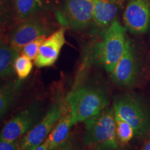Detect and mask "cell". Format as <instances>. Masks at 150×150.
Wrapping results in <instances>:
<instances>
[{"instance_id":"obj_13","label":"cell","mask_w":150,"mask_h":150,"mask_svg":"<svg viewBox=\"0 0 150 150\" xmlns=\"http://www.w3.org/2000/svg\"><path fill=\"white\" fill-rule=\"evenodd\" d=\"M59 120L52 129L47 139L49 140V150H54L64 142L69 137V133L72 125L70 112L65 108Z\"/></svg>"},{"instance_id":"obj_14","label":"cell","mask_w":150,"mask_h":150,"mask_svg":"<svg viewBox=\"0 0 150 150\" xmlns=\"http://www.w3.org/2000/svg\"><path fill=\"white\" fill-rule=\"evenodd\" d=\"M22 86L20 79L11 80L0 87V119L18 97Z\"/></svg>"},{"instance_id":"obj_11","label":"cell","mask_w":150,"mask_h":150,"mask_svg":"<svg viewBox=\"0 0 150 150\" xmlns=\"http://www.w3.org/2000/svg\"><path fill=\"white\" fill-rule=\"evenodd\" d=\"M65 27H62L46 38L34 60L35 66L38 68L50 67L56 63L65 43Z\"/></svg>"},{"instance_id":"obj_24","label":"cell","mask_w":150,"mask_h":150,"mask_svg":"<svg viewBox=\"0 0 150 150\" xmlns=\"http://www.w3.org/2000/svg\"><path fill=\"white\" fill-rule=\"evenodd\" d=\"M114 1H115L116 2H117V3H118V2H119L120 1V0H114Z\"/></svg>"},{"instance_id":"obj_10","label":"cell","mask_w":150,"mask_h":150,"mask_svg":"<svg viewBox=\"0 0 150 150\" xmlns=\"http://www.w3.org/2000/svg\"><path fill=\"white\" fill-rule=\"evenodd\" d=\"M111 74L112 79L117 85L128 87L133 85L138 74L136 56L130 40H127L124 53Z\"/></svg>"},{"instance_id":"obj_2","label":"cell","mask_w":150,"mask_h":150,"mask_svg":"<svg viewBox=\"0 0 150 150\" xmlns=\"http://www.w3.org/2000/svg\"><path fill=\"white\" fill-rule=\"evenodd\" d=\"M126 30L115 20L102 30L101 40L93 46L86 55L90 63L96 61L102 65L106 72L111 73L122 56L126 45Z\"/></svg>"},{"instance_id":"obj_16","label":"cell","mask_w":150,"mask_h":150,"mask_svg":"<svg viewBox=\"0 0 150 150\" xmlns=\"http://www.w3.org/2000/svg\"><path fill=\"white\" fill-rule=\"evenodd\" d=\"M13 3L20 22L37 15L42 8V0H13Z\"/></svg>"},{"instance_id":"obj_23","label":"cell","mask_w":150,"mask_h":150,"mask_svg":"<svg viewBox=\"0 0 150 150\" xmlns=\"http://www.w3.org/2000/svg\"><path fill=\"white\" fill-rule=\"evenodd\" d=\"M141 150H150V137L148 138L147 141L145 142V145H143Z\"/></svg>"},{"instance_id":"obj_3","label":"cell","mask_w":150,"mask_h":150,"mask_svg":"<svg viewBox=\"0 0 150 150\" xmlns=\"http://www.w3.org/2000/svg\"><path fill=\"white\" fill-rule=\"evenodd\" d=\"M85 123L84 144L91 150H118L116 120L112 108H106Z\"/></svg>"},{"instance_id":"obj_21","label":"cell","mask_w":150,"mask_h":150,"mask_svg":"<svg viewBox=\"0 0 150 150\" xmlns=\"http://www.w3.org/2000/svg\"><path fill=\"white\" fill-rule=\"evenodd\" d=\"M54 150H78V147L74 138L69 136L62 145Z\"/></svg>"},{"instance_id":"obj_20","label":"cell","mask_w":150,"mask_h":150,"mask_svg":"<svg viewBox=\"0 0 150 150\" xmlns=\"http://www.w3.org/2000/svg\"><path fill=\"white\" fill-rule=\"evenodd\" d=\"M0 150H22L20 141H6L0 140Z\"/></svg>"},{"instance_id":"obj_15","label":"cell","mask_w":150,"mask_h":150,"mask_svg":"<svg viewBox=\"0 0 150 150\" xmlns=\"http://www.w3.org/2000/svg\"><path fill=\"white\" fill-rule=\"evenodd\" d=\"M19 52L11 45L0 42V79L11 76L14 71V63Z\"/></svg>"},{"instance_id":"obj_7","label":"cell","mask_w":150,"mask_h":150,"mask_svg":"<svg viewBox=\"0 0 150 150\" xmlns=\"http://www.w3.org/2000/svg\"><path fill=\"white\" fill-rule=\"evenodd\" d=\"M40 103L34 102L13 116L0 131V140L16 141L24 136L40 120Z\"/></svg>"},{"instance_id":"obj_8","label":"cell","mask_w":150,"mask_h":150,"mask_svg":"<svg viewBox=\"0 0 150 150\" xmlns=\"http://www.w3.org/2000/svg\"><path fill=\"white\" fill-rule=\"evenodd\" d=\"M51 31V26L45 19L35 15L20 22L11 35L10 45L20 52L31 41Z\"/></svg>"},{"instance_id":"obj_6","label":"cell","mask_w":150,"mask_h":150,"mask_svg":"<svg viewBox=\"0 0 150 150\" xmlns=\"http://www.w3.org/2000/svg\"><path fill=\"white\" fill-rule=\"evenodd\" d=\"M93 9L94 0H65L56 18L63 27L81 30L93 22Z\"/></svg>"},{"instance_id":"obj_12","label":"cell","mask_w":150,"mask_h":150,"mask_svg":"<svg viewBox=\"0 0 150 150\" xmlns=\"http://www.w3.org/2000/svg\"><path fill=\"white\" fill-rule=\"evenodd\" d=\"M118 12L117 2L114 0H94L93 22L97 29L104 30L114 20Z\"/></svg>"},{"instance_id":"obj_19","label":"cell","mask_w":150,"mask_h":150,"mask_svg":"<svg viewBox=\"0 0 150 150\" xmlns=\"http://www.w3.org/2000/svg\"><path fill=\"white\" fill-rule=\"evenodd\" d=\"M46 39V35L38 37L28 43L22 49L21 53L31 60H35L38 53L39 49L42 43Z\"/></svg>"},{"instance_id":"obj_18","label":"cell","mask_w":150,"mask_h":150,"mask_svg":"<svg viewBox=\"0 0 150 150\" xmlns=\"http://www.w3.org/2000/svg\"><path fill=\"white\" fill-rule=\"evenodd\" d=\"M33 69V63L31 60L22 54L16 58L14 63V71L19 79H26Z\"/></svg>"},{"instance_id":"obj_1","label":"cell","mask_w":150,"mask_h":150,"mask_svg":"<svg viewBox=\"0 0 150 150\" xmlns=\"http://www.w3.org/2000/svg\"><path fill=\"white\" fill-rule=\"evenodd\" d=\"M65 101L70 108L72 126L97 115L109 104L107 92L97 86L73 88Z\"/></svg>"},{"instance_id":"obj_17","label":"cell","mask_w":150,"mask_h":150,"mask_svg":"<svg viewBox=\"0 0 150 150\" xmlns=\"http://www.w3.org/2000/svg\"><path fill=\"white\" fill-rule=\"evenodd\" d=\"M116 134L120 145H126L135 136L133 127L128 122L120 118L115 117Z\"/></svg>"},{"instance_id":"obj_9","label":"cell","mask_w":150,"mask_h":150,"mask_svg":"<svg viewBox=\"0 0 150 150\" xmlns=\"http://www.w3.org/2000/svg\"><path fill=\"white\" fill-rule=\"evenodd\" d=\"M123 19L130 32L135 34L147 32L150 26L149 0H129Z\"/></svg>"},{"instance_id":"obj_22","label":"cell","mask_w":150,"mask_h":150,"mask_svg":"<svg viewBox=\"0 0 150 150\" xmlns=\"http://www.w3.org/2000/svg\"><path fill=\"white\" fill-rule=\"evenodd\" d=\"M49 145H50L49 140L47 138V139L45 140L40 145H39L35 150H49Z\"/></svg>"},{"instance_id":"obj_4","label":"cell","mask_w":150,"mask_h":150,"mask_svg":"<svg viewBox=\"0 0 150 150\" xmlns=\"http://www.w3.org/2000/svg\"><path fill=\"white\" fill-rule=\"evenodd\" d=\"M115 117L126 121L134 129L135 136L147 134L150 129V112L138 97L125 95L115 98L113 103Z\"/></svg>"},{"instance_id":"obj_5","label":"cell","mask_w":150,"mask_h":150,"mask_svg":"<svg viewBox=\"0 0 150 150\" xmlns=\"http://www.w3.org/2000/svg\"><path fill=\"white\" fill-rule=\"evenodd\" d=\"M65 107V103L61 100L52 104L42 119L21 138L20 144L22 150H35L40 145L59 120Z\"/></svg>"}]
</instances>
